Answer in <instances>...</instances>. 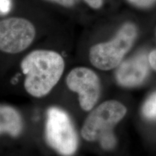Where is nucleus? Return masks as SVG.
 Masks as SVG:
<instances>
[{
    "mask_svg": "<svg viewBox=\"0 0 156 156\" xmlns=\"http://www.w3.org/2000/svg\"><path fill=\"white\" fill-rule=\"evenodd\" d=\"M142 114L146 119L156 120V91L146 99L142 107Z\"/></svg>",
    "mask_w": 156,
    "mask_h": 156,
    "instance_id": "1a4fd4ad",
    "label": "nucleus"
},
{
    "mask_svg": "<svg viewBox=\"0 0 156 156\" xmlns=\"http://www.w3.org/2000/svg\"><path fill=\"white\" fill-rule=\"evenodd\" d=\"M93 9H99L103 5V0H84Z\"/></svg>",
    "mask_w": 156,
    "mask_h": 156,
    "instance_id": "ddd939ff",
    "label": "nucleus"
},
{
    "mask_svg": "<svg viewBox=\"0 0 156 156\" xmlns=\"http://www.w3.org/2000/svg\"><path fill=\"white\" fill-rule=\"evenodd\" d=\"M136 36L137 29L135 25L126 23L112 40L97 44L90 48V62L95 68L105 71L117 67L131 49Z\"/></svg>",
    "mask_w": 156,
    "mask_h": 156,
    "instance_id": "20e7f679",
    "label": "nucleus"
},
{
    "mask_svg": "<svg viewBox=\"0 0 156 156\" xmlns=\"http://www.w3.org/2000/svg\"><path fill=\"white\" fill-rule=\"evenodd\" d=\"M127 112L124 104L106 101L93 108L84 121L81 136L87 142H99L103 149L112 151L116 145L114 127Z\"/></svg>",
    "mask_w": 156,
    "mask_h": 156,
    "instance_id": "f03ea898",
    "label": "nucleus"
},
{
    "mask_svg": "<svg viewBox=\"0 0 156 156\" xmlns=\"http://www.w3.org/2000/svg\"><path fill=\"white\" fill-rule=\"evenodd\" d=\"M128 2L140 8H147L156 3V0H128Z\"/></svg>",
    "mask_w": 156,
    "mask_h": 156,
    "instance_id": "9b49d317",
    "label": "nucleus"
},
{
    "mask_svg": "<svg viewBox=\"0 0 156 156\" xmlns=\"http://www.w3.org/2000/svg\"><path fill=\"white\" fill-rule=\"evenodd\" d=\"M24 129V121L19 111L9 105L0 103V135L18 137Z\"/></svg>",
    "mask_w": 156,
    "mask_h": 156,
    "instance_id": "6e6552de",
    "label": "nucleus"
},
{
    "mask_svg": "<svg viewBox=\"0 0 156 156\" xmlns=\"http://www.w3.org/2000/svg\"><path fill=\"white\" fill-rule=\"evenodd\" d=\"M69 90L78 95L80 108L90 112L94 108L101 95V81L93 70L85 67L74 68L66 77Z\"/></svg>",
    "mask_w": 156,
    "mask_h": 156,
    "instance_id": "423d86ee",
    "label": "nucleus"
},
{
    "mask_svg": "<svg viewBox=\"0 0 156 156\" xmlns=\"http://www.w3.org/2000/svg\"><path fill=\"white\" fill-rule=\"evenodd\" d=\"M64 67V58L55 51H33L20 63L25 75V90L29 95L37 98L46 96L60 80Z\"/></svg>",
    "mask_w": 156,
    "mask_h": 156,
    "instance_id": "f257e3e1",
    "label": "nucleus"
},
{
    "mask_svg": "<svg viewBox=\"0 0 156 156\" xmlns=\"http://www.w3.org/2000/svg\"><path fill=\"white\" fill-rule=\"evenodd\" d=\"M36 34V28L28 20L18 17L0 20V51L20 53L32 44Z\"/></svg>",
    "mask_w": 156,
    "mask_h": 156,
    "instance_id": "39448f33",
    "label": "nucleus"
},
{
    "mask_svg": "<svg viewBox=\"0 0 156 156\" xmlns=\"http://www.w3.org/2000/svg\"><path fill=\"white\" fill-rule=\"evenodd\" d=\"M12 7V0H0V15L9 14Z\"/></svg>",
    "mask_w": 156,
    "mask_h": 156,
    "instance_id": "9d476101",
    "label": "nucleus"
},
{
    "mask_svg": "<svg viewBox=\"0 0 156 156\" xmlns=\"http://www.w3.org/2000/svg\"><path fill=\"white\" fill-rule=\"evenodd\" d=\"M150 67L147 54H137L121 62L115 73V78L117 83L122 87H137L148 77Z\"/></svg>",
    "mask_w": 156,
    "mask_h": 156,
    "instance_id": "0eeeda50",
    "label": "nucleus"
},
{
    "mask_svg": "<svg viewBox=\"0 0 156 156\" xmlns=\"http://www.w3.org/2000/svg\"><path fill=\"white\" fill-rule=\"evenodd\" d=\"M48 2H53L65 7H72L76 5L78 0H44Z\"/></svg>",
    "mask_w": 156,
    "mask_h": 156,
    "instance_id": "f8f14e48",
    "label": "nucleus"
},
{
    "mask_svg": "<svg viewBox=\"0 0 156 156\" xmlns=\"http://www.w3.org/2000/svg\"><path fill=\"white\" fill-rule=\"evenodd\" d=\"M44 137L47 145L62 156H73L79 145L71 117L59 107L51 106L46 111Z\"/></svg>",
    "mask_w": 156,
    "mask_h": 156,
    "instance_id": "7ed1b4c3",
    "label": "nucleus"
},
{
    "mask_svg": "<svg viewBox=\"0 0 156 156\" xmlns=\"http://www.w3.org/2000/svg\"><path fill=\"white\" fill-rule=\"evenodd\" d=\"M148 60L151 67L156 71V49L152 51L148 55Z\"/></svg>",
    "mask_w": 156,
    "mask_h": 156,
    "instance_id": "4468645a",
    "label": "nucleus"
}]
</instances>
